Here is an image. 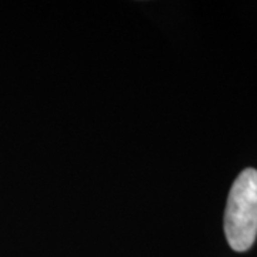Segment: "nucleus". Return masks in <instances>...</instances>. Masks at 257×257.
Returning <instances> with one entry per match:
<instances>
[{"label":"nucleus","mask_w":257,"mask_h":257,"mask_svg":"<svg viewBox=\"0 0 257 257\" xmlns=\"http://www.w3.org/2000/svg\"><path fill=\"white\" fill-rule=\"evenodd\" d=\"M224 233L234 251H246L257 237V170L246 169L233 183L224 213Z\"/></svg>","instance_id":"nucleus-1"}]
</instances>
